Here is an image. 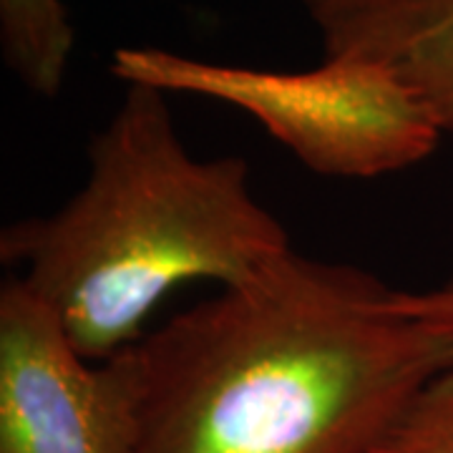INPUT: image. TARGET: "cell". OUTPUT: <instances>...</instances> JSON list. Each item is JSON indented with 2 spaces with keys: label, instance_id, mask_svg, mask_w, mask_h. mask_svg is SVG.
Masks as SVG:
<instances>
[{
  "label": "cell",
  "instance_id": "1",
  "mask_svg": "<svg viewBox=\"0 0 453 453\" xmlns=\"http://www.w3.org/2000/svg\"><path fill=\"white\" fill-rule=\"evenodd\" d=\"M136 348V453H371L453 368V335L408 290L295 250Z\"/></svg>",
  "mask_w": 453,
  "mask_h": 453
},
{
  "label": "cell",
  "instance_id": "2",
  "mask_svg": "<svg viewBox=\"0 0 453 453\" xmlns=\"http://www.w3.org/2000/svg\"><path fill=\"white\" fill-rule=\"evenodd\" d=\"M290 250L242 157H192L166 94L139 83L88 142L81 189L0 232V262L88 360L144 338L146 318L172 290L192 280L240 285Z\"/></svg>",
  "mask_w": 453,
  "mask_h": 453
},
{
  "label": "cell",
  "instance_id": "3",
  "mask_svg": "<svg viewBox=\"0 0 453 453\" xmlns=\"http://www.w3.org/2000/svg\"><path fill=\"white\" fill-rule=\"evenodd\" d=\"M111 71L127 86L196 94L242 109L323 177L403 172L428 159L443 134L390 65L363 56H325L312 71L282 73L207 64L162 49H119Z\"/></svg>",
  "mask_w": 453,
  "mask_h": 453
},
{
  "label": "cell",
  "instance_id": "4",
  "mask_svg": "<svg viewBox=\"0 0 453 453\" xmlns=\"http://www.w3.org/2000/svg\"><path fill=\"white\" fill-rule=\"evenodd\" d=\"M144 365L136 342L83 357L23 280L0 288V453H136Z\"/></svg>",
  "mask_w": 453,
  "mask_h": 453
},
{
  "label": "cell",
  "instance_id": "5",
  "mask_svg": "<svg viewBox=\"0 0 453 453\" xmlns=\"http://www.w3.org/2000/svg\"><path fill=\"white\" fill-rule=\"evenodd\" d=\"M325 56L390 65L453 131V0H380L323 31Z\"/></svg>",
  "mask_w": 453,
  "mask_h": 453
},
{
  "label": "cell",
  "instance_id": "6",
  "mask_svg": "<svg viewBox=\"0 0 453 453\" xmlns=\"http://www.w3.org/2000/svg\"><path fill=\"white\" fill-rule=\"evenodd\" d=\"M76 33L61 0H0V46L8 68L38 96L64 86Z\"/></svg>",
  "mask_w": 453,
  "mask_h": 453
},
{
  "label": "cell",
  "instance_id": "7",
  "mask_svg": "<svg viewBox=\"0 0 453 453\" xmlns=\"http://www.w3.org/2000/svg\"><path fill=\"white\" fill-rule=\"evenodd\" d=\"M371 453H453V368L411 401Z\"/></svg>",
  "mask_w": 453,
  "mask_h": 453
},
{
  "label": "cell",
  "instance_id": "8",
  "mask_svg": "<svg viewBox=\"0 0 453 453\" xmlns=\"http://www.w3.org/2000/svg\"><path fill=\"white\" fill-rule=\"evenodd\" d=\"M408 303L426 318L443 325L453 335V275L431 290L408 292Z\"/></svg>",
  "mask_w": 453,
  "mask_h": 453
},
{
  "label": "cell",
  "instance_id": "9",
  "mask_svg": "<svg viewBox=\"0 0 453 453\" xmlns=\"http://www.w3.org/2000/svg\"><path fill=\"white\" fill-rule=\"evenodd\" d=\"M300 3L310 13V18L318 23V28L325 31L327 26L338 23L342 18L356 16V13L371 8V5L380 3V0H300Z\"/></svg>",
  "mask_w": 453,
  "mask_h": 453
}]
</instances>
